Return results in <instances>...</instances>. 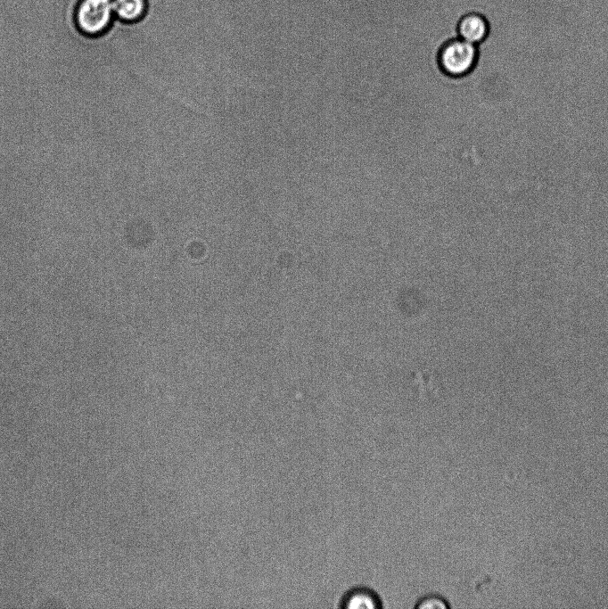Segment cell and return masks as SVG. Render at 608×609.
I'll return each instance as SVG.
<instances>
[{
	"label": "cell",
	"mask_w": 608,
	"mask_h": 609,
	"mask_svg": "<svg viewBox=\"0 0 608 609\" xmlns=\"http://www.w3.org/2000/svg\"><path fill=\"white\" fill-rule=\"evenodd\" d=\"M480 59L479 45L458 37L444 42L436 53L440 71L450 78H463L470 74Z\"/></svg>",
	"instance_id": "1"
},
{
	"label": "cell",
	"mask_w": 608,
	"mask_h": 609,
	"mask_svg": "<svg viewBox=\"0 0 608 609\" xmlns=\"http://www.w3.org/2000/svg\"><path fill=\"white\" fill-rule=\"evenodd\" d=\"M417 609H447L450 607L448 601L438 594H428L421 597L414 605Z\"/></svg>",
	"instance_id": "6"
},
{
	"label": "cell",
	"mask_w": 608,
	"mask_h": 609,
	"mask_svg": "<svg viewBox=\"0 0 608 609\" xmlns=\"http://www.w3.org/2000/svg\"><path fill=\"white\" fill-rule=\"evenodd\" d=\"M114 17L112 0H80L75 12L79 30L88 36L104 32Z\"/></svg>",
	"instance_id": "2"
},
{
	"label": "cell",
	"mask_w": 608,
	"mask_h": 609,
	"mask_svg": "<svg viewBox=\"0 0 608 609\" xmlns=\"http://www.w3.org/2000/svg\"><path fill=\"white\" fill-rule=\"evenodd\" d=\"M491 24L487 15L480 11H471L464 13L456 24L457 37L480 45L490 35Z\"/></svg>",
	"instance_id": "3"
},
{
	"label": "cell",
	"mask_w": 608,
	"mask_h": 609,
	"mask_svg": "<svg viewBox=\"0 0 608 609\" xmlns=\"http://www.w3.org/2000/svg\"><path fill=\"white\" fill-rule=\"evenodd\" d=\"M115 18L124 22H135L138 21L144 10V0H112Z\"/></svg>",
	"instance_id": "5"
},
{
	"label": "cell",
	"mask_w": 608,
	"mask_h": 609,
	"mask_svg": "<svg viewBox=\"0 0 608 609\" xmlns=\"http://www.w3.org/2000/svg\"><path fill=\"white\" fill-rule=\"evenodd\" d=\"M382 600L373 588L357 586L348 589L340 598L338 607L343 609L382 608Z\"/></svg>",
	"instance_id": "4"
}]
</instances>
